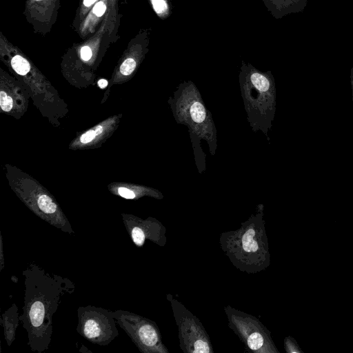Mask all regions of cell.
<instances>
[{"label": "cell", "mask_w": 353, "mask_h": 353, "mask_svg": "<svg viewBox=\"0 0 353 353\" xmlns=\"http://www.w3.org/2000/svg\"><path fill=\"white\" fill-rule=\"evenodd\" d=\"M350 79H351L352 92V102H353V65L351 69Z\"/></svg>", "instance_id": "obj_24"}, {"label": "cell", "mask_w": 353, "mask_h": 353, "mask_svg": "<svg viewBox=\"0 0 353 353\" xmlns=\"http://www.w3.org/2000/svg\"><path fill=\"white\" fill-rule=\"evenodd\" d=\"M285 347L286 352L289 353L302 352L298 345L296 343V341L290 336L285 339Z\"/></svg>", "instance_id": "obj_17"}, {"label": "cell", "mask_w": 353, "mask_h": 353, "mask_svg": "<svg viewBox=\"0 0 353 353\" xmlns=\"http://www.w3.org/2000/svg\"><path fill=\"white\" fill-rule=\"evenodd\" d=\"M103 131L101 125H98L94 129L87 131L80 137V141L82 143H88L92 141L97 135H99Z\"/></svg>", "instance_id": "obj_14"}, {"label": "cell", "mask_w": 353, "mask_h": 353, "mask_svg": "<svg viewBox=\"0 0 353 353\" xmlns=\"http://www.w3.org/2000/svg\"><path fill=\"white\" fill-rule=\"evenodd\" d=\"M0 105L5 112H9L12 108V99L5 92H0Z\"/></svg>", "instance_id": "obj_16"}, {"label": "cell", "mask_w": 353, "mask_h": 353, "mask_svg": "<svg viewBox=\"0 0 353 353\" xmlns=\"http://www.w3.org/2000/svg\"><path fill=\"white\" fill-rule=\"evenodd\" d=\"M0 271L1 272L4 268V257H3V241H2V235L0 234Z\"/></svg>", "instance_id": "obj_21"}, {"label": "cell", "mask_w": 353, "mask_h": 353, "mask_svg": "<svg viewBox=\"0 0 353 353\" xmlns=\"http://www.w3.org/2000/svg\"><path fill=\"white\" fill-rule=\"evenodd\" d=\"M117 323L131 339L142 353H168L157 324L129 311H112Z\"/></svg>", "instance_id": "obj_5"}, {"label": "cell", "mask_w": 353, "mask_h": 353, "mask_svg": "<svg viewBox=\"0 0 353 353\" xmlns=\"http://www.w3.org/2000/svg\"><path fill=\"white\" fill-rule=\"evenodd\" d=\"M98 85L101 88H104L108 85V81L105 79H100L98 81Z\"/></svg>", "instance_id": "obj_22"}, {"label": "cell", "mask_w": 353, "mask_h": 353, "mask_svg": "<svg viewBox=\"0 0 353 353\" xmlns=\"http://www.w3.org/2000/svg\"><path fill=\"white\" fill-rule=\"evenodd\" d=\"M268 10L275 19L292 13L303 12L308 0H262Z\"/></svg>", "instance_id": "obj_10"}, {"label": "cell", "mask_w": 353, "mask_h": 353, "mask_svg": "<svg viewBox=\"0 0 353 353\" xmlns=\"http://www.w3.org/2000/svg\"><path fill=\"white\" fill-rule=\"evenodd\" d=\"M229 327L250 351L258 353L279 352L270 331L254 316L232 308L225 307Z\"/></svg>", "instance_id": "obj_7"}, {"label": "cell", "mask_w": 353, "mask_h": 353, "mask_svg": "<svg viewBox=\"0 0 353 353\" xmlns=\"http://www.w3.org/2000/svg\"><path fill=\"white\" fill-rule=\"evenodd\" d=\"M97 0H84L83 1V4L85 6H91L92 4H93Z\"/></svg>", "instance_id": "obj_23"}, {"label": "cell", "mask_w": 353, "mask_h": 353, "mask_svg": "<svg viewBox=\"0 0 353 353\" xmlns=\"http://www.w3.org/2000/svg\"><path fill=\"white\" fill-rule=\"evenodd\" d=\"M171 305L179 329L180 347L184 352H213L209 336L200 321L180 302L172 299Z\"/></svg>", "instance_id": "obj_8"}, {"label": "cell", "mask_w": 353, "mask_h": 353, "mask_svg": "<svg viewBox=\"0 0 353 353\" xmlns=\"http://www.w3.org/2000/svg\"><path fill=\"white\" fill-rule=\"evenodd\" d=\"M118 193L120 196L127 199H132L136 197L135 193L132 190L126 188H119L118 189Z\"/></svg>", "instance_id": "obj_18"}, {"label": "cell", "mask_w": 353, "mask_h": 353, "mask_svg": "<svg viewBox=\"0 0 353 353\" xmlns=\"http://www.w3.org/2000/svg\"><path fill=\"white\" fill-rule=\"evenodd\" d=\"M155 12L162 19L167 18L172 12V0H150Z\"/></svg>", "instance_id": "obj_12"}, {"label": "cell", "mask_w": 353, "mask_h": 353, "mask_svg": "<svg viewBox=\"0 0 353 353\" xmlns=\"http://www.w3.org/2000/svg\"><path fill=\"white\" fill-rule=\"evenodd\" d=\"M239 87L247 121L254 132L261 131L270 140L276 104V85L270 71L262 72L242 61Z\"/></svg>", "instance_id": "obj_4"}, {"label": "cell", "mask_w": 353, "mask_h": 353, "mask_svg": "<svg viewBox=\"0 0 353 353\" xmlns=\"http://www.w3.org/2000/svg\"><path fill=\"white\" fill-rule=\"evenodd\" d=\"M36 1H41V0H36Z\"/></svg>", "instance_id": "obj_25"}, {"label": "cell", "mask_w": 353, "mask_h": 353, "mask_svg": "<svg viewBox=\"0 0 353 353\" xmlns=\"http://www.w3.org/2000/svg\"><path fill=\"white\" fill-rule=\"evenodd\" d=\"M22 274L25 294L19 321L27 332L31 350L43 353L51 343L52 316L63 296L72 294L75 288L69 279L51 274L34 263L29 264Z\"/></svg>", "instance_id": "obj_1"}, {"label": "cell", "mask_w": 353, "mask_h": 353, "mask_svg": "<svg viewBox=\"0 0 353 353\" xmlns=\"http://www.w3.org/2000/svg\"><path fill=\"white\" fill-rule=\"evenodd\" d=\"M81 57L83 60L88 61L92 57V51L88 46H84L81 50Z\"/></svg>", "instance_id": "obj_20"}, {"label": "cell", "mask_w": 353, "mask_h": 353, "mask_svg": "<svg viewBox=\"0 0 353 353\" xmlns=\"http://www.w3.org/2000/svg\"><path fill=\"white\" fill-rule=\"evenodd\" d=\"M125 228L132 242L137 247H141L146 239L163 246L165 243V230L157 220L149 218L145 220L133 216H123Z\"/></svg>", "instance_id": "obj_9"}, {"label": "cell", "mask_w": 353, "mask_h": 353, "mask_svg": "<svg viewBox=\"0 0 353 353\" xmlns=\"http://www.w3.org/2000/svg\"><path fill=\"white\" fill-rule=\"evenodd\" d=\"M263 216V205L257 206L241 226L222 234V250L232 264L239 270L251 274L265 270L270 264V253Z\"/></svg>", "instance_id": "obj_3"}, {"label": "cell", "mask_w": 353, "mask_h": 353, "mask_svg": "<svg viewBox=\"0 0 353 353\" xmlns=\"http://www.w3.org/2000/svg\"><path fill=\"white\" fill-rule=\"evenodd\" d=\"M106 9L105 5L103 2H99L97 3L94 8H93V12L97 16L101 17L103 14Z\"/></svg>", "instance_id": "obj_19"}, {"label": "cell", "mask_w": 353, "mask_h": 353, "mask_svg": "<svg viewBox=\"0 0 353 353\" xmlns=\"http://www.w3.org/2000/svg\"><path fill=\"white\" fill-rule=\"evenodd\" d=\"M11 65L14 70L21 75L26 74L30 69L28 61L19 55H16L12 58Z\"/></svg>", "instance_id": "obj_13"}, {"label": "cell", "mask_w": 353, "mask_h": 353, "mask_svg": "<svg viewBox=\"0 0 353 353\" xmlns=\"http://www.w3.org/2000/svg\"><path fill=\"white\" fill-rule=\"evenodd\" d=\"M172 115L178 124L188 127L199 173L206 169L205 155L201 147L205 141L214 156L217 149V131L212 113L207 108L202 96L190 80L183 81L168 101Z\"/></svg>", "instance_id": "obj_2"}, {"label": "cell", "mask_w": 353, "mask_h": 353, "mask_svg": "<svg viewBox=\"0 0 353 353\" xmlns=\"http://www.w3.org/2000/svg\"><path fill=\"white\" fill-rule=\"evenodd\" d=\"M136 61L132 58L125 59L120 67V72L123 75L130 74L136 68Z\"/></svg>", "instance_id": "obj_15"}, {"label": "cell", "mask_w": 353, "mask_h": 353, "mask_svg": "<svg viewBox=\"0 0 353 353\" xmlns=\"http://www.w3.org/2000/svg\"><path fill=\"white\" fill-rule=\"evenodd\" d=\"M77 318V332L93 344L105 346L119 336L111 310L93 305L80 306Z\"/></svg>", "instance_id": "obj_6"}, {"label": "cell", "mask_w": 353, "mask_h": 353, "mask_svg": "<svg viewBox=\"0 0 353 353\" xmlns=\"http://www.w3.org/2000/svg\"><path fill=\"white\" fill-rule=\"evenodd\" d=\"M19 321L18 307L15 303L8 308L0 318V323L3 328L4 338L9 347L15 339Z\"/></svg>", "instance_id": "obj_11"}]
</instances>
